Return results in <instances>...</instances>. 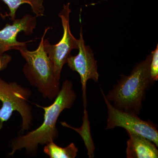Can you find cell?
I'll return each instance as SVG.
<instances>
[{"instance_id": "6da1fadb", "label": "cell", "mask_w": 158, "mask_h": 158, "mask_svg": "<svg viewBox=\"0 0 158 158\" xmlns=\"http://www.w3.org/2000/svg\"><path fill=\"white\" fill-rule=\"evenodd\" d=\"M76 98L72 82L65 80L52 105L48 106H42L35 104L38 107L44 110V119L42 124L25 135H19L12 139L11 152L9 155H13L17 151L24 149L29 155H36L39 144L45 145L57 139L59 133L56 123L59 115L65 109L71 108Z\"/></svg>"}, {"instance_id": "7a4b0ae2", "label": "cell", "mask_w": 158, "mask_h": 158, "mask_svg": "<svg viewBox=\"0 0 158 158\" xmlns=\"http://www.w3.org/2000/svg\"><path fill=\"white\" fill-rule=\"evenodd\" d=\"M151 54L136 64L129 75H122L106 98L118 110L138 115L143 108L142 102L148 90L155 81L150 73Z\"/></svg>"}, {"instance_id": "3957f363", "label": "cell", "mask_w": 158, "mask_h": 158, "mask_svg": "<svg viewBox=\"0 0 158 158\" xmlns=\"http://www.w3.org/2000/svg\"><path fill=\"white\" fill-rule=\"evenodd\" d=\"M50 27L45 29L38 48L29 51L27 47L18 50L26 61L23 73L31 86L37 88L44 98L52 101L60 91V82L55 77L52 62L44 48V41Z\"/></svg>"}, {"instance_id": "277c9868", "label": "cell", "mask_w": 158, "mask_h": 158, "mask_svg": "<svg viewBox=\"0 0 158 158\" xmlns=\"http://www.w3.org/2000/svg\"><path fill=\"white\" fill-rule=\"evenodd\" d=\"M31 95L29 88L15 82L8 83L0 77V101L2 104L0 109V130L14 111H17L21 116L20 132L23 134L25 131L30 129L33 120L32 107L29 103Z\"/></svg>"}, {"instance_id": "5b68a950", "label": "cell", "mask_w": 158, "mask_h": 158, "mask_svg": "<svg viewBox=\"0 0 158 158\" xmlns=\"http://www.w3.org/2000/svg\"><path fill=\"white\" fill-rule=\"evenodd\" d=\"M101 92L108 110L106 129H112L116 127L123 128L126 131L147 138L158 147V131L156 124L149 120H142L138 115L116 109L107 99L102 89Z\"/></svg>"}, {"instance_id": "8992f818", "label": "cell", "mask_w": 158, "mask_h": 158, "mask_svg": "<svg viewBox=\"0 0 158 158\" xmlns=\"http://www.w3.org/2000/svg\"><path fill=\"white\" fill-rule=\"evenodd\" d=\"M70 3L65 4L59 16L62 21L63 33L61 40L57 44H51L48 39H44V49L53 65L54 74L57 81H60L63 65L66 63L71 51L78 48L79 40L77 39L71 32L69 27Z\"/></svg>"}, {"instance_id": "52a82bcc", "label": "cell", "mask_w": 158, "mask_h": 158, "mask_svg": "<svg viewBox=\"0 0 158 158\" xmlns=\"http://www.w3.org/2000/svg\"><path fill=\"white\" fill-rule=\"evenodd\" d=\"M79 40V52L76 56L70 55L66 63L69 68L78 73L81 77L83 101L85 110L87 106L86 89L87 83L89 80L98 82L99 74L98 71L97 62L94 59L93 51L90 47L85 44L81 27Z\"/></svg>"}, {"instance_id": "ba28073f", "label": "cell", "mask_w": 158, "mask_h": 158, "mask_svg": "<svg viewBox=\"0 0 158 158\" xmlns=\"http://www.w3.org/2000/svg\"><path fill=\"white\" fill-rule=\"evenodd\" d=\"M37 17L27 14L21 19L13 21L12 24L7 23L3 29L0 30V58L7 51L15 49L18 51L21 48L27 47L28 43L18 41V34L23 32L27 36L31 35L34 32L37 26Z\"/></svg>"}, {"instance_id": "9c48e42d", "label": "cell", "mask_w": 158, "mask_h": 158, "mask_svg": "<svg viewBox=\"0 0 158 158\" xmlns=\"http://www.w3.org/2000/svg\"><path fill=\"white\" fill-rule=\"evenodd\" d=\"M129 139L126 149L127 158H157L158 150L152 141L135 133L127 131Z\"/></svg>"}, {"instance_id": "30bf717a", "label": "cell", "mask_w": 158, "mask_h": 158, "mask_svg": "<svg viewBox=\"0 0 158 158\" xmlns=\"http://www.w3.org/2000/svg\"><path fill=\"white\" fill-rule=\"evenodd\" d=\"M9 8V13H6L1 16L3 19L10 17V20L13 21L15 19L16 12L20 6L24 4H28L31 6L32 12L36 17L44 15L45 8L44 6V0H2Z\"/></svg>"}, {"instance_id": "8fae6325", "label": "cell", "mask_w": 158, "mask_h": 158, "mask_svg": "<svg viewBox=\"0 0 158 158\" xmlns=\"http://www.w3.org/2000/svg\"><path fill=\"white\" fill-rule=\"evenodd\" d=\"M78 148L73 143L65 148L60 147L51 141L45 144L44 148V154L50 158H75L77 155Z\"/></svg>"}, {"instance_id": "7c38bea8", "label": "cell", "mask_w": 158, "mask_h": 158, "mask_svg": "<svg viewBox=\"0 0 158 158\" xmlns=\"http://www.w3.org/2000/svg\"><path fill=\"white\" fill-rule=\"evenodd\" d=\"M152 59L150 65V73L154 81L158 80V44L154 51L151 52Z\"/></svg>"}, {"instance_id": "4fadbf2b", "label": "cell", "mask_w": 158, "mask_h": 158, "mask_svg": "<svg viewBox=\"0 0 158 158\" xmlns=\"http://www.w3.org/2000/svg\"><path fill=\"white\" fill-rule=\"evenodd\" d=\"M11 59V57L6 54L3 55L0 58V72L7 67Z\"/></svg>"}]
</instances>
